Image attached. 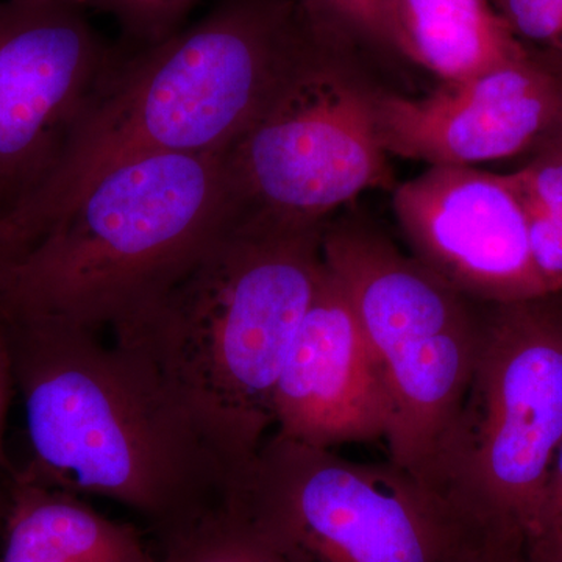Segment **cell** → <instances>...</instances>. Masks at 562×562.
Segmentation results:
<instances>
[{
  "label": "cell",
  "instance_id": "1",
  "mask_svg": "<svg viewBox=\"0 0 562 562\" xmlns=\"http://www.w3.org/2000/svg\"><path fill=\"white\" fill-rule=\"evenodd\" d=\"M324 228L236 220L110 330L236 483L276 427L281 369L324 271Z\"/></svg>",
  "mask_w": 562,
  "mask_h": 562
},
{
  "label": "cell",
  "instance_id": "2",
  "mask_svg": "<svg viewBox=\"0 0 562 562\" xmlns=\"http://www.w3.org/2000/svg\"><path fill=\"white\" fill-rule=\"evenodd\" d=\"M40 482L120 503L171 541L227 509L236 480L209 442L101 331L0 316Z\"/></svg>",
  "mask_w": 562,
  "mask_h": 562
},
{
  "label": "cell",
  "instance_id": "3",
  "mask_svg": "<svg viewBox=\"0 0 562 562\" xmlns=\"http://www.w3.org/2000/svg\"><path fill=\"white\" fill-rule=\"evenodd\" d=\"M306 35L294 0H221L190 27L114 55L57 176L18 225L22 235L35 243L122 162L224 157L271 101Z\"/></svg>",
  "mask_w": 562,
  "mask_h": 562
},
{
  "label": "cell",
  "instance_id": "4",
  "mask_svg": "<svg viewBox=\"0 0 562 562\" xmlns=\"http://www.w3.org/2000/svg\"><path fill=\"white\" fill-rule=\"evenodd\" d=\"M238 220L224 157L151 155L92 181L0 286V316L111 330Z\"/></svg>",
  "mask_w": 562,
  "mask_h": 562
},
{
  "label": "cell",
  "instance_id": "5",
  "mask_svg": "<svg viewBox=\"0 0 562 562\" xmlns=\"http://www.w3.org/2000/svg\"><path fill=\"white\" fill-rule=\"evenodd\" d=\"M562 443V291L480 303L468 391L419 482L469 538L527 549Z\"/></svg>",
  "mask_w": 562,
  "mask_h": 562
},
{
  "label": "cell",
  "instance_id": "6",
  "mask_svg": "<svg viewBox=\"0 0 562 562\" xmlns=\"http://www.w3.org/2000/svg\"><path fill=\"white\" fill-rule=\"evenodd\" d=\"M322 258L342 288L379 368L390 461L419 480L471 382L480 303L362 221H328Z\"/></svg>",
  "mask_w": 562,
  "mask_h": 562
},
{
  "label": "cell",
  "instance_id": "7",
  "mask_svg": "<svg viewBox=\"0 0 562 562\" xmlns=\"http://www.w3.org/2000/svg\"><path fill=\"white\" fill-rule=\"evenodd\" d=\"M349 47L308 27L271 101L224 155L239 220L324 227L362 192L391 187L376 132L380 90Z\"/></svg>",
  "mask_w": 562,
  "mask_h": 562
},
{
  "label": "cell",
  "instance_id": "8",
  "mask_svg": "<svg viewBox=\"0 0 562 562\" xmlns=\"http://www.w3.org/2000/svg\"><path fill=\"white\" fill-rule=\"evenodd\" d=\"M284 562H443L465 532L427 487L273 431L227 509Z\"/></svg>",
  "mask_w": 562,
  "mask_h": 562
},
{
  "label": "cell",
  "instance_id": "9",
  "mask_svg": "<svg viewBox=\"0 0 562 562\" xmlns=\"http://www.w3.org/2000/svg\"><path fill=\"white\" fill-rule=\"evenodd\" d=\"M114 55L72 0H0V217L14 227L57 176Z\"/></svg>",
  "mask_w": 562,
  "mask_h": 562
},
{
  "label": "cell",
  "instance_id": "10",
  "mask_svg": "<svg viewBox=\"0 0 562 562\" xmlns=\"http://www.w3.org/2000/svg\"><path fill=\"white\" fill-rule=\"evenodd\" d=\"M413 257L476 303L550 294L532 258L530 217L508 173L430 166L392 194Z\"/></svg>",
  "mask_w": 562,
  "mask_h": 562
},
{
  "label": "cell",
  "instance_id": "11",
  "mask_svg": "<svg viewBox=\"0 0 562 562\" xmlns=\"http://www.w3.org/2000/svg\"><path fill=\"white\" fill-rule=\"evenodd\" d=\"M562 110V66L531 49L522 60L420 98L380 90L375 117L387 155L473 166L535 150Z\"/></svg>",
  "mask_w": 562,
  "mask_h": 562
},
{
  "label": "cell",
  "instance_id": "12",
  "mask_svg": "<svg viewBox=\"0 0 562 562\" xmlns=\"http://www.w3.org/2000/svg\"><path fill=\"white\" fill-rule=\"evenodd\" d=\"M276 432L308 446L386 439L390 403L342 288L324 262L277 384Z\"/></svg>",
  "mask_w": 562,
  "mask_h": 562
},
{
  "label": "cell",
  "instance_id": "13",
  "mask_svg": "<svg viewBox=\"0 0 562 562\" xmlns=\"http://www.w3.org/2000/svg\"><path fill=\"white\" fill-rule=\"evenodd\" d=\"M2 495L0 562H158L131 524L103 516L74 492L10 469Z\"/></svg>",
  "mask_w": 562,
  "mask_h": 562
},
{
  "label": "cell",
  "instance_id": "14",
  "mask_svg": "<svg viewBox=\"0 0 562 562\" xmlns=\"http://www.w3.org/2000/svg\"><path fill=\"white\" fill-rule=\"evenodd\" d=\"M401 55L441 81H462L531 54L491 0H394Z\"/></svg>",
  "mask_w": 562,
  "mask_h": 562
},
{
  "label": "cell",
  "instance_id": "15",
  "mask_svg": "<svg viewBox=\"0 0 562 562\" xmlns=\"http://www.w3.org/2000/svg\"><path fill=\"white\" fill-rule=\"evenodd\" d=\"M317 35L401 55L394 0H294Z\"/></svg>",
  "mask_w": 562,
  "mask_h": 562
},
{
  "label": "cell",
  "instance_id": "16",
  "mask_svg": "<svg viewBox=\"0 0 562 562\" xmlns=\"http://www.w3.org/2000/svg\"><path fill=\"white\" fill-rule=\"evenodd\" d=\"M160 547L158 562H284L227 512L203 520Z\"/></svg>",
  "mask_w": 562,
  "mask_h": 562
},
{
  "label": "cell",
  "instance_id": "17",
  "mask_svg": "<svg viewBox=\"0 0 562 562\" xmlns=\"http://www.w3.org/2000/svg\"><path fill=\"white\" fill-rule=\"evenodd\" d=\"M199 0H90L88 7L110 14L139 46L157 43L179 31L180 22Z\"/></svg>",
  "mask_w": 562,
  "mask_h": 562
},
{
  "label": "cell",
  "instance_id": "18",
  "mask_svg": "<svg viewBox=\"0 0 562 562\" xmlns=\"http://www.w3.org/2000/svg\"><path fill=\"white\" fill-rule=\"evenodd\" d=\"M508 177L528 213L562 217V147L543 140L531 160Z\"/></svg>",
  "mask_w": 562,
  "mask_h": 562
},
{
  "label": "cell",
  "instance_id": "19",
  "mask_svg": "<svg viewBox=\"0 0 562 562\" xmlns=\"http://www.w3.org/2000/svg\"><path fill=\"white\" fill-rule=\"evenodd\" d=\"M514 33L562 66V0H491ZM535 49V50H536Z\"/></svg>",
  "mask_w": 562,
  "mask_h": 562
},
{
  "label": "cell",
  "instance_id": "20",
  "mask_svg": "<svg viewBox=\"0 0 562 562\" xmlns=\"http://www.w3.org/2000/svg\"><path fill=\"white\" fill-rule=\"evenodd\" d=\"M525 558L528 562H562V443L554 458Z\"/></svg>",
  "mask_w": 562,
  "mask_h": 562
},
{
  "label": "cell",
  "instance_id": "21",
  "mask_svg": "<svg viewBox=\"0 0 562 562\" xmlns=\"http://www.w3.org/2000/svg\"><path fill=\"white\" fill-rule=\"evenodd\" d=\"M536 268L553 292L562 291V217L528 213Z\"/></svg>",
  "mask_w": 562,
  "mask_h": 562
},
{
  "label": "cell",
  "instance_id": "22",
  "mask_svg": "<svg viewBox=\"0 0 562 562\" xmlns=\"http://www.w3.org/2000/svg\"><path fill=\"white\" fill-rule=\"evenodd\" d=\"M443 562H528L524 550L506 543L465 538Z\"/></svg>",
  "mask_w": 562,
  "mask_h": 562
},
{
  "label": "cell",
  "instance_id": "23",
  "mask_svg": "<svg viewBox=\"0 0 562 562\" xmlns=\"http://www.w3.org/2000/svg\"><path fill=\"white\" fill-rule=\"evenodd\" d=\"M14 394H16V383H14L9 336H7L5 325L0 321V468L7 471H10L11 465L7 462L5 452H3V432H5L7 417H9Z\"/></svg>",
  "mask_w": 562,
  "mask_h": 562
},
{
  "label": "cell",
  "instance_id": "24",
  "mask_svg": "<svg viewBox=\"0 0 562 562\" xmlns=\"http://www.w3.org/2000/svg\"><path fill=\"white\" fill-rule=\"evenodd\" d=\"M27 249L29 244L20 231L11 222L0 217V286L14 262L20 260Z\"/></svg>",
  "mask_w": 562,
  "mask_h": 562
},
{
  "label": "cell",
  "instance_id": "25",
  "mask_svg": "<svg viewBox=\"0 0 562 562\" xmlns=\"http://www.w3.org/2000/svg\"><path fill=\"white\" fill-rule=\"evenodd\" d=\"M543 140H549V143H553L557 144V146L562 147V110L560 117H558L557 124H554V127L552 128V132H550L549 136H547V138Z\"/></svg>",
  "mask_w": 562,
  "mask_h": 562
},
{
  "label": "cell",
  "instance_id": "26",
  "mask_svg": "<svg viewBox=\"0 0 562 562\" xmlns=\"http://www.w3.org/2000/svg\"><path fill=\"white\" fill-rule=\"evenodd\" d=\"M2 514H3V501H2V495H0V535H2Z\"/></svg>",
  "mask_w": 562,
  "mask_h": 562
},
{
  "label": "cell",
  "instance_id": "27",
  "mask_svg": "<svg viewBox=\"0 0 562 562\" xmlns=\"http://www.w3.org/2000/svg\"><path fill=\"white\" fill-rule=\"evenodd\" d=\"M72 2L79 3V5L85 7V9H87L88 2H90V0H72Z\"/></svg>",
  "mask_w": 562,
  "mask_h": 562
}]
</instances>
